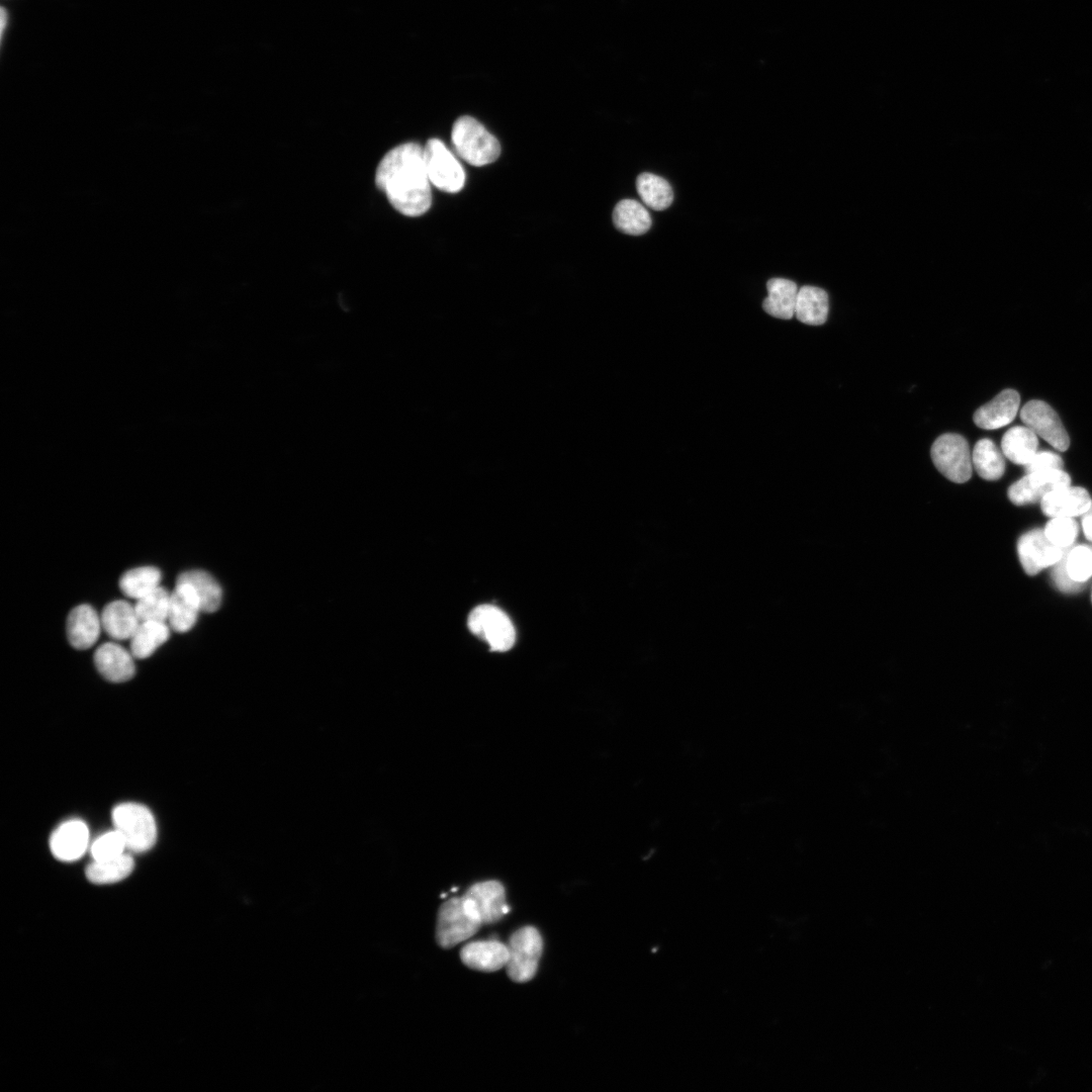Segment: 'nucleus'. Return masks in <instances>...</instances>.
Returning a JSON list of instances; mask_svg holds the SVG:
<instances>
[{"mask_svg":"<svg viewBox=\"0 0 1092 1092\" xmlns=\"http://www.w3.org/2000/svg\"><path fill=\"white\" fill-rule=\"evenodd\" d=\"M201 612L199 599L188 582H176L170 596L168 621L171 629L183 633L196 623Z\"/></svg>","mask_w":1092,"mask_h":1092,"instance_id":"18","label":"nucleus"},{"mask_svg":"<svg viewBox=\"0 0 1092 1092\" xmlns=\"http://www.w3.org/2000/svg\"><path fill=\"white\" fill-rule=\"evenodd\" d=\"M1066 569L1076 582L1084 583L1092 576V546L1081 544L1066 549Z\"/></svg>","mask_w":1092,"mask_h":1092,"instance_id":"32","label":"nucleus"},{"mask_svg":"<svg viewBox=\"0 0 1092 1092\" xmlns=\"http://www.w3.org/2000/svg\"><path fill=\"white\" fill-rule=\"evenodd\" d=\"M1043 532L1052 543L1062 549H1067L1075 542L1079 526L1074 518H1052Z\"/></svg>","mask_w":1092,"mask_h":1092,"instance_id":"33","label":"nucleus"},{"mask_svg":"<svg viewBox=\"0 0 1092 1092\" xmlns=\"http://www.w3.org/2000/svg\"><path fill=\"white\" fill-rule=\"evenodd\" d=\"M133 868L132 856L124 852L112 858L93 860L86 868L85 874L91 883L105 885L125 879L131 874Z\"/></svg>","mask_w":1092,"mask_h":1092,"instance_id":"25","label":"nucleus"},{"mask_svg":"<svg viewBox=\"0 0 1092 1092\" xmlns=\"http://www.w3.org/2000/svg\"><path fill=\"white\" fill-rule=\"evenodd\" d=\"M1071 484L1070 475L1062 470L1026 473L1008 488V497L1016 506L1040 502L1048 493Z\"/></svg>","mask_w":1092,"mask_h":1092,"instance_id":"10","label":"nucleus"},{"mask_svg":"<svg viewBox=\"0 0 1092 1092\" xmlns=\"http://www.w3.org/2000/svg\"><path fill=\"white\" fill-rule=\"evenodd\" d=\"M828 295L822 288L804 285L797 295L795 316L803 324L820 326L827 320Z\"/></svg>","mask_w":1092,"mask_h":1092,"instance_id":"22","label":"nucleus"},{"mask_svg":"<svg viewBox=\"0 0 1092 1092\" xmlns=\"http://www.w3.org/2000/svg\"><path fill=\"white\" fill-rule=\"evenodd\" d=\"M482 925L464 896L444 902L438 912L436 939L443 948H451L474 935Z\"/></svg>","mask_w":1092,"mask_h":1092,"instance_id":"4","label":"nucleus"},{"mask_svg":"<svg viewBox=\"0 0 1092 1092\" xmlns=\"http://www.w3.org/2000/svg\"><path fill=\"white\" fill-rule=\"evenodd\" d=\"M101 627V618L95 609L87 604L79 605L67 618L68 640L76 649H88L97 641Z\"/></svg>","mask_w":1092,"mask_h":1092,"instance_id":"17","label":"nucleus"},{"mask_svg":"<svg viewBox=\"0 0 1092 1092\" xmlns=\"http://www.w3.org/2000/svg\"><path fill=\"white\" fill-rule=\"evenodd\" d=\"M637 192L641 200L654 210L667 208L673 200V192L669 183L652 173H642L636 180Z\"/></svg>","mask_w":1092,"mask_h":1092,"instance_id":"29","label":"nucleus"},{"mask_svg":"<svg viewBox=\"0 0 1092 1092\" xmlns=\"http://www.w3.org/2000/svg\"><path fill=\"white\" fill-rule=\"evenodd\" d=\"M766 290L767 297L762 302L764 311L777 318H792L799 291L797 284L785 278H771L766 283Z\"/></svg>","mask_w":1092,"mask_h":1092,"instance_id":"21","label":"nucleus"},{"mask_svg":"<svg viewBox=\"0 0 1092 1092\" xmlns=\"http://www.w3.org/2000/svg\"><path fill=\"white\" fill-rule=\"evenodd\" d=\"M89 846V830L85 822L72 819L62 823L50 837L53 855L62 861L79 859Z\"/></svg>","mask_w":1092,"mask_h":1092,"instance_id":"13","label":"nucleus"},{"mask_svg":"<svg viewBox=\"0 0 1092 1092\" xmlns=\"http://www.w3.org/2000/svg\"><path fill=\"white\" fill-rule=\"evenodd\" d=\"M425 163L430 182L441 191L459 192L465 183V173L444 143L431 139L424 147Z\"/></svg>","mask_w":1092,"mask_h":1092,"instance_id":"8","label":"nucleus"},{"mask_svg":"<svg viewBox=\"0 0 1092 1092\" xmlns=\"http://www.w3.org/2000/svg\"><path fill=\"white\" fill-rule=\"evenodd\" d=\"M1019 404L1018 392L1014 389H1004L975 412L974 423L984 430L1000 429L1014 420Z\"/></svg>","mask_w":1092,"mask_h":1092,"instance_id":"15","label":"nucleus"},{"mask_svg":"<svg viewBox=\"0 0 1092 1092\" xmlns=\"http://www.w3.org/2000/svg\"><path fill=\"white\" fill-rule=\"evenodd\" d=\"M7 23V14L4 7L1 8V38L3 37L4 29Z\"/></svg>","mask_w":1092,"mask_h":1092,"instance_id":"38","label":"nucleus"},{"mask_svg":"<svg viewBox=\"0 0 1092 1092\" xmlns=\"http://www.w3.org/2000/svg\"><path fill=\"white\" fill-rule=\"evenodd\" d=\"M170 628L165 622H141L130 638V652L133 657L144 659L168 640Z\"/></svg>","mask_w":1092,"mask_h":1092,"instance_id":"28","label":"nucleus"},{"mask_svg":"<svg viewBox=\"0 0 1092 1092\" xmlns=\"http://www.w3.org/2000/svg\"><path fill=\"white\" fill-rule=\"evenodd\" d=\"M463 896L482 924L494 923L510 911L506 903L505 888L497 881L476 883Z\"/></svg>","mask_w":1092,"mask_h":1092,"instance_id":"12","label":"nucleus"},{"mask_svg":"<svg viewBox=\"0 0 1092 1092\" xmlns=\"http://www.w3.org/2000/svg\"><path fill=\"white\" fill-rule=\"evenodd\" d=\"M124 838L115 828L97 837L90 845L93 860L112 858L126 852Z\"/></svg>","mask_w":1092,"mask_h":1092,"instance_id":"34","label":"nucleus"},{"mask_svg":"<svg viewBox=\"0 0 1092 1092\" xmlns=\"http://www.w3.org/2000/svg\"><path fill=\"white\" fill-rule=\"evenodd\" d=\"M161 570L155 566H141L125 571L119 579L122 594L139 600L160 585Z\"/></svg>","mask_w":1092,"mask_h":1092,"instance_id":"30","label":"nucleus"},{"mask_svg":"<svg viewBox=\"0 0 1092 1092\" xmlns=\"http://www.w3.org/2000/svg\"><path fill=\"white\" fill-rule=\"evenodd\" d=\"M114 828L124 838L127 850L135 853L151 849L157 840V825L152 812L138 803H121L112 810Z\"/></svg>","mask_w":1092,"mask_h":1092,"instance_id":"3","label":"nucleus"},{"mask_svg":"<svg viewBox=\"0 0 1092 1092\" xmlns=\"http://www.w3.org/2000/svg\"><path fill=\"white\" fill-rule=\"evenodd\" d=\"M613 222L622 233L638 236L645 234L650 229L651 217L640 202L633 199H623L614 208Z\"/></svg>","mask_w":1092,"mask_h":1092,"instance_id":"26","label":"nucleus"},{"mask_svg":"<svg viewBox=\"0 0 1092 1092\" xmlns=\"http://www.w3.org/2000/svg\"><path fill=\"white\" fill-rule=\"evenodd\" d=\"M177 582L190 583L200 603L201 612H215L221 603L222 592L218 582L208 572L201 569L187 570L179 574Z\"/></svg>","mask_w":1092,"mask_h":1092,"instance_id":"24","label":"nucleus"},{"mask_svg":"<svg viewBox=\"0 0 1092 1092\" xmlns=\"http://www.w3.org/2000/svg\"><path fill=\"white\" fill-rule=\"evenodd\" d=\"M133 655L122 646L106 642L97 647L94 663L101 675L112 682L129 680L135 672Z\"/></svg>","mask_w":1092,"mask_h":1092,"instance_id":"16","label":"nucleus"},{"mask_svg":"<svg viewBox=\"0 0 1092 1092\" xmlns=\"http://www.w3.org/2000/svg\"><path fill=\"white\" fill-rule=\"evenodd\" d=\"M100 618L102 628L115 640L130 639L141 624L134 606L123 600L107 604Z\"/></svg>","mask_w":1092,"mask_h":1092,"instance_id":"20","label":"nucleus"},{"mask_svg":"<svg viewBox=\"0 0 1092 1092\" xmlns=\"http://www.w3.org/2000/svg\"><path fill=\"white\" fill-rule=\"evenodd\" d=\"M972 463L977 473L986 480H997L1005 471V456L996 444L987 438L979 440L972 452Z\"/></svg>","mask_w":1092,"mask_h":1092,"instance_id":"27","label":"nucleus"},{"mask_svg":"<svg viewBox=\"0 0 1092 1092\" xmlns=\"http://www.w3.org/2000/svg\"><path fill=\"white\" fill-rule=\"evenodd\" d=\"M508 949L509 961L506 969L509 978L516 983L533 979L543 949L539 931L533 926L518 929L511 935Z\"/></svg>","mask_w":1092,"mask_h":1092,"instance_id":"5","label":"nucleus"},{"mask_svg":"<svg viewBox=\"0 0 1092 1092\" xmlns=\"http://www.w3.org/2000/svg\"><path fill=\"white\" fill-rule=\"evenodd\" d=\"M1064 462L1062 457L1053 451H1037L1034 456L1024 465L1026 473L1036 471L1062 470Z\"/></svg>","mask_w":1092,"mask_h":1092,"instance_id":"35","label":"nucleus"},{"mask_svg":"<svg viewBox=\"0 0 1092 1092\" xmlns=\"http://www.w3.org/2000/svg\"><path fill=\"white\" fill-rule=\"evenodd\" d=\"M1037 435L1026 426H1015L1006 431L1001 440V451L1015 464L1025 465L1037 452Z\"/></svg>","mask_w":1092,"mask_h":1092,"instance_id":"23","label":"nucleus"},{"mask_svg":"<svg viewBox=\"0 0 1092 1092\" xmlns=\"http://www.w3.org/2000/svg\"><path fill=\"white\" fill-rule=\"evenodd\" d=\"M460 959L472 970L495 972L507 966L509 949L496 940L473 941L461 948Z\"/></svg>","mask_w":1092,"mask_h":1092,"instance_id":"19","label":"nucleus"},{"mask_svg":"<svg viewBox=\"0 0 1092 1092\" xmlns=\"http://www.w3.org/2000/svg\"><path fill=\"white\" fill-rule=\"evenodd\" d=\"M170 596L171 593L159 585L145 597L136 600L134 609L140 621L165 622L168 620Z\"/></svg>","mask_w":1092,"mask_h":1092,"instance_id":"31","label":"nucleus"},{"mask_svg":"<svg viewBox=\"0 0 1092 1092\" xmlns=\"http://www.w3.org/2000/svg\"><path fill=\"white\" fill-rule=\"evenodd\" d=\"M467 624L471 633L485 641L491 651L505 652L515 644V627L508 615L495 606H477L470 612Z\"/></svg>","mask_w":1092,"mask_h":1092,"instance_id":"7","label":"nucleus"},{"mask_svg":"<svg viewBox=\"0 0 1092 1092\" xmlns=\"http://www.w3.org/2000/svg\"><path fill=\"white\" fill-rule=\"evenodd\" d=\"M451 140L458 156L472 166L490 164L500 154L495 136L471 116H461L454 122Z\"/></svg>","mask_w":1092,"mask_h":1092,"instance_id":"2","label":"nucleus"},{"mask_svg":"<svg viewBox=\"0 0 1092 1092\" xmlns=\"http://www.w3.org/2000/svg\"><path fill=\"white\" fill-rule=\"evenodd\" d=\"M1065 552L1061 560L1054 565L1053 580L1061 592L1076 593L1083 587L1084 583L1076 582L1069 576L1066 569Z\"/></svg>","mask_w":1092,"mask_h":1092,"instance_id":"36","label":"nucleus"},{"mask_svg":"<svg viewBox=\"0 0 1092 1092\" xmlns=\"http://www.w3.org/2000/svg\"><path fill=\"white\" fill-rule=\"evenodd\" d=\"M931 458L936 469L956 483L967 482L972 476V453L967 440L953 433L939 436L931 446Z\"/></svg>","mask_w":1092,"mask_h":1092,"instance_id":"6","label":"nucleus"},{"mask_svg":"<svg viewBox=\"0 0 1092 1092\" xmlns=\"http://www.w3.org/2000/svg\"><path fill=\"white\" fill-rule=\"evenodd\" d=\"M1020 419L1026 427L1058 451L1070 446L1069 435L1056 411L1042 400L1033 399L1023 405Z\"/></svg>","mask_w":1092,"mask_h":1092,"instance_id":"9","label":"nucleus"},{"mask_svg":"<svg viewBox=\"0 0 1092 1092\" xmlns=\"http://www.w3.org/2000/svg\"><path fill=\"white\" fill-rule=\"evenodd\" d=\"M375 183L391 205L406 216H420L431 207L424 148L417 143L401 144L386 153L377 166Z\"/></svg>","mask_w":1092,"mask_h":1092,"instance_id":"1","label":"nucleus"},{"mask_svg":"<svg viewBox=\"0 0 1092 1092\" xmlns=\"http://www.w3.org/2000/svg\"><path fill=\"white\" fill-rule=\"evenodd\" d=\"M1065 550L1052 543L1040 529L1024 533L1017 543L1019 561L1029 575L1054 566L1061 560Z\"/></svg>","mask_w":1092,"mask_h":1092,"instance_id":"11","label":"nucleus"},{"mask_svg":"<svg viewBox=\"0 0 1092 1092\" xmlns=\"http://www.w3.org/2000/svg\"><path fill=\"white\" fill-rule=\"evenodd\" d=\"M1081 517L1084 535L1087 540L1092 542V502L1088 510Z\"/></svg>","mask_w":1092,"mask_h":1092,"instance_id":"37","label":"nucleus"},{"mask_svg":"<svg viewBox=\"0 0 1092 1092\" xmlns=\"http://www.w3.org/2000/svg\"><path fill=\"white\" fill-rule=\"evenodd\" d=\"M1091 502L1085 488L1070 484L1048 493L1040 500V508L1050 518H1076L1088 510Z\"/></svg>","mask_w":1092,"mask_h":1092,"instance_id":"14","label":"nucleus"}]
</instances>
